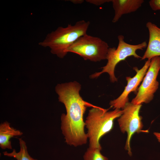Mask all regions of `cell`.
I'll use <instances>...</instances> for the list:
<instances>
[{
    "mask_svg": "<svg viewBox=\"0 0 160 160\" xmlns=\"http://www.w3.org/2000/svg\"><path fill=\"white\" fill-rule=\"evenodd\" d=\"M81 88L76 81L58 84L55 88L59 101L64 104L66 112L61 116V129L65 142L74 147L87 143L84 116L87 107L96 106L83 99L79 93Z\"/></svg>",
    "mask_w": 160,
    "mask_h": 160,
    "instance_id": "1",
    "label": "cell"
},
{
    "mask_svg": "<svg viewBox=\"0 0 160 160\" xmlns=\"http://www.w3.org/2000/svg\"><path fill=\"white\" fill-rule=\"evenodd\" d=\"M89 25V21L81 20L73 25L70 24L65 27H59L47 34L39 44L49 47L52 54L63 58L67 54L66 50L79 38L87 34Z\"/></svg>",
    "mask_w": 160,
    "mask_h": 160,
    "instance_id": "2",
    "label": "cell"
},
{
    "mask_svg": "<svg viewBox=\"0 0 160 160\" xmlns=\"http://www.w3.org/2000/svg\"><path fill=\"white\" fill-rule=\"evenodd\" d=\"M109 109L96 106L89 110L85 121L89 147L102 149L100 143V138L111 130L114 120L123 113V110L121 109H115L108 111Z\"/></svg>",
    "mask_w": 160,
    "mask_h": 160,
    "instance_id": "3",
    "label": "cell"
},
{
    "mask_svg": "<svg viewBox=\"0 0 160 160\" xmlns=\"http://www.w3.org/2000/svg\"><path fill=\"white\" fill-rule=\"evenodd\" d=\"M119 44L116 48H109L106 59V64L102 68L101 71L95 73L90 76L91 79L96 78L104 73H108L109 75L111 81L114 83L117 81L115 76L114 71L116 65L120 62L125 60L128 57L133 56L137 58L142 57L137 55L136 51L138 49L143 50L146 48L147 44L145 41L136 45L127 43L124 40V37L122 35L118 37Z\"/></svg>",
    "mask_w": 160,
    "mask_h": 160,
    "instance_id": "4",
    "label": "cell"
},
{
    "mask_svg": "<svg viewBox=\"0 0 160 160\" xmlns=\"http://www.w3.org/2000/svg\"><path fill=\"white\" fill-rule=\"evenodd\" d=\"M109 48L108 44L100 38L86 34L79 38L66 51L78 54L84 60L97 62L106 59Z\"/></svg>",
    "mask_w": 160,
    "mask_h": 160,
    "instance_id": "5",
    "label": "cell"
},
{
    "mask_svg": "<svg viewBox=\"0 0 160 160\" xmlns=\"http://www.w3.org/2000/svg\"><path fill=\"white\" fill-rule=\"evenodd\" d=\"M142 104L135 105L128 102L122 109L123 113L118 119L120 129L122 132H126L127 137L125 148L128 154L132 155L130 146L132 137L135 133L142 132L143 124L142 117L139 113Z\"/></svg>",
    "mask_w": 160,
    "mask_h": 160,
    "instance_id": "6",
    "label": "cell"
},
{
    "mask_svg": "<svg viewBox=\"0 0 160 160\" xmlns=\"http://www.w3.org/2000/svg\"><path fill=\"white\" fill-rule=\"evenodd\" d=\"M160 70V57L151 59L150 64L142 83L138 88L136 95L131 102L135 105L148 103L153 99L158 89L159 83L157 78Z\"/></svg>",
    "mask_w": 160,
    "mask_h": 160,
    "instance_id": "7",
    "label": "cell"
},
{
    "mask_svg": "<svg viewBox=\"0 0 160 160\" xmlns=\"http://www.w3.org/2000/svg\"><path fill=\"white\" fill-rule=\"evenodd\" d=\"M151 60H148L142 68L138 69L134 67L136 75L133 77H126L127 84L121 94L117 98L110 101L109 104L111 108L114 109H123L129 102V95L132 92L137 93L138 87L145 76L150 66Z\"/></svg>",
    "mask_w": 160,
    "mask_h": 160,
    "instance_id": "8",
    "label": "cell"
},
{
    "mask_svg": "<svg viewBox=\"0 0 160 160\" xmlns=\"http://www.w3.org/2000/svg\"><path fill=\"white\" fill-rule=\"evenodd\" d=\"M146 26L149 33V39L147 49L141 60L151 59L160 56V28L151 22L147 23Z\"/></svg>",
    "mask_w": 160,
    "mask_h": 160,
    "instance_id": "9",
    "label": "cell"
},
{
    "mask_svg": "<svg viewBox=\"0 0 160 160\" xmlns=\"http://www.w3.org/2000/svg\"><path fill=\"white\" fill-rule=\"evenodd\" d=\"M115 14L112 22H117L125 14L135 12L144 2L143 0H111Z\"/></svg>",
    "mask_w": 160,
    "mask_h": 160,
    "instance_id": "10",
    "label": "cell"
},
{
    "mask_svg": "<svg viewBox=\"0 0 160 160\" xmlns=\"http://www.w3.org/2000/svg\"><path fill=\"white\" fill-rule=\"evenodd\" d=\"M23 133L11 127L10 123L5 121L0 124V147L3 149H12L10 139L15 136H21Z\"/></svg>",
    "mask_w": 160,
    "mask_h": 160,
    "instance_id": "11",
    "label": "cell"
},
{
    "mask_svg": "<svg viewBox=\"0 0 160 160\" xmlns=\"http://www.w3.org/2000/svg\"><path fill=\"white\" fill-rule=\"evenodd\" d=\"M19 140L20 147L19 152H17L14 149L11 153L7 151L3 152V154L5 156L14 157L17 160H37L33 159L29 154L25 142L22 138H19Z\"/></svg>",
    "mask_w": 160,
    "mask_h": 160,
    "instance_id": "12",
    "label": "cell"
},
{
    "mask_svg": "<svg viewBox=\"0 0 160 160\" xmlns=\"http://www.w3.org/2000/svg\"><path fill=\"white\" fill-rule=\"evenodd\" d=\"M102 149L97 148H89L84 156V160H108L100 152Z\"/></svg>",
    "mask_w": 160,
    "mask_h": 160,
    "instance_id": "13",
    "label": "cell"
},
{
    "mask_svg": "<svg viewBox=\"0 0 160 160\" xmlns=\"http://www.w3.org/2000/svg\"><path fill=\"white\" fill-rule=\"evenodd\" d=\"M149 4L153 10H160V0H151L149 1Z\"/></svg>",
    "mask_w": 160,
    "mask_h": 160,
    "instance_id": "14",
    "label": "cell"
},
{
    "mask_svg": "<svg viewBox=\"0 0 160 160\" xmlns=\"http://www.w3.org/2000/svg\"><path fill=\"white\" fill-rule=\"evenodd\" d=\"M86 1L88 2L98 6L106 2H111V0H87Z\"/></svg>",
    "mask_w": 160,
    "mask_h": 160,
    "instance_id": "15",
    "label": "cell"
},
{
    "mask_svg": "<svg viewBox=\"0 0 160 160\" xmlns=\"http://www.w3.org/2000/svg\"><path fill=\"white\" fill-rule=\"evenodd\" d=\"M153 134L157 139L159 142L160 143V132H154Z\"/></svg>",
    "mask_w": 160,
    "mask_h": 160,
    "instance_id": "16",
    "label": "cell"
},
{
    "mask_svg": "<svg viewBox=\"0 0 160 160\" xmlns=\"http://www.w3.org/2000/svg\"><path fill=\"white\" fill-rule=\"evenodd\" d=\"M70 1L75 4H81L84 1V0H72Z\"/></svg>",
    "mask_w": 160,
    "mask_h": 160,
    "instance_id": "17",
    "label": "cell"
}]
</instances>
